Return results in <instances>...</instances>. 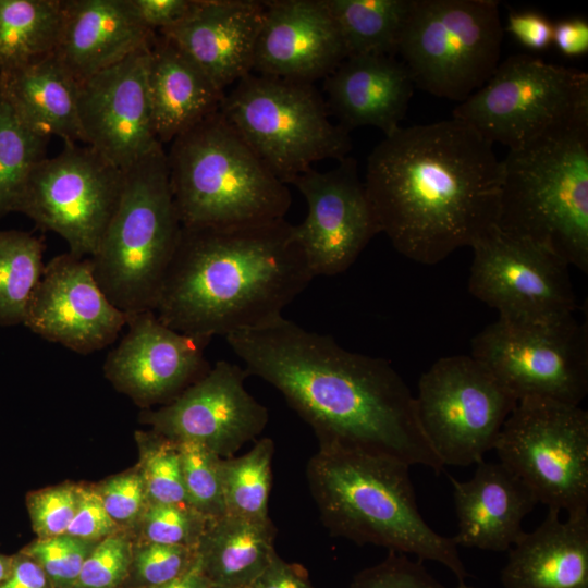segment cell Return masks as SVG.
Returning <instances> with one entry per match:
<instances>
[{
	"instance_id": "cell-1",
	"label": "cell",
	"mask_w": 588,
	"mask_h": 588,
	"mask_svg": "<svg viewBox=\"0 0 588 588\" xmlns=\"http://www.w3.org/2000/svg\"><path fill=\"white\" fill-rule=\"evenodd\" d=\"M225 340L247 375L274 387L319 443L444 470L422 429L416 397L388 360L347 351L283 316Z\"/></svg>"
},
{
	"instance_id": "cell-2",
	"label": "cell",
	"mask_w": 588,
	"mask_h": 588,
	"mask_svg": "<svg viewBox=\"0 0 588 588\" xmlns=\"http://www.w3.org/2000/svg\"><path fill=\"white\" fill-rule=\"evenodd\" d=\"M380 231L406 258L434 265L497 225L502 162L462 120L399 127L367 159Z\"/></svg>"
},
{
	"instance_id": "cell-3",
	"label": "cell",
	"mask_w": 588,
	"mask_h": 588,
	"mask_svg": "<svg viewBox=\"0 0 588 588\" xmlns=\"http://www.w3.org/2000/svg\"><path fill=\"white\" fill-rule=\"evenodd\" d=\"M314 279L285 219L237 228H182L154 313L181 333L212 339L258 328Z\"/></svg>"
},
{
	"instance_id": "cell-4",
	"label": "cell",
	"mask_w": 588,
	"mask_h": 588,
	"mask_svg": "<svg viewBox=\"0 0 588 588\" xmlns=\"http://www.w3.org/2000/svg\"><path fill=\"white\" fill-rule=\"evenodd\" d=\"M409 467L390 456L319 443L306 475L332 536L440 563L465 581L468 574L453 539L420 515Z\"/></svg>"
},
{
	"instance_id": "cell-5",
	"label": "cell",
	"mask_w": 588,
	"mask_h": 588,
	"mask_svg": "<svg viewBox=\"0 0 588 588\" xmlns=\"http://www.w3.org/2000/svg\"><path fill=\"white\" fill-rule=\"evenodd\" d=\"M174 204L185 228H237L284 219L291 193L217 111L170 143Z\"/></svg>"
},
{
	"instance_id": "cell-6",
	"label": "cell",
	"mask_w": 588,
	"mask_h": 588,
	"mask_svg": "<svg viewBox=\"0 0 588 588\" xmlns=\"http://www.w3.org/2000/svg\"><path fill=\"white\" fill-rule=\"evenodd\" d=\"M497 228L588 272V120L509 150Z\"/></svg>"
},
{
	"instance_id": "cell-7",
	"label": "cell",
	"mask_w": 588,
	"mask_h": 588,
	"mask_svg": "<svg viewBox=\"0 0 588 588\" xmlns=\"http://www.w3.org/2000/svg\"><path fill=\"white\" fill-rule=\"evenodd\" d=\"M182 228L160 145L125 169L117 209L89 257L100 289L115 307L126 315L154 310Z\"/></svg>"
},
{
	"instance_id": "cell-8",
	"label": "cell",
	"mask_w": 588,
	"mask_h": 588,
	"mask_svg": "<svg viewBox=\"0 0 588 588\" xmlns=\"http://www.w3.org/2000/svg\"><path fill=\"white\" fill-rule=\"evenodd\" d=\"M221 113L286 185L324 159L352 149L350 132L329 119L311 83L250 72L224 94Z\"/></svg>"
},
{
	"instance_id": "cell-9",
	"label": "cell",
	"mask_w": 588,
	"mask_h": 588,
	"mask_svg": "<svg viewBox=\"0 0 588 588\" xmlns=\"http://www.w3.org/2000/svg\"><path fill=\"white\" fill-rule=\"evenodd\" d=\"M503 35L495 0H411L396 53L416 87L463 102L500 63Z\"/></svg>"
},
{
	"instance_id": "cell-10",
	"label": "cell",
	"mask_w": 588,
	"mask_h": 588,
	"mask_svg": "<svg viewBox=\"0 0 588 588\" xmlns=\"http://www.w3.org/2000/svg\"><path fill=\"white\" fill-rule=\"evenodd\" d=\"M453 118L470 125L492 145L519 149L588 120V74L531 54H512L455 107Z\"/></svg>"
},
{
	"instance_id": "cell-11",
	"label": "cell",
	"mask_w": 588,
	"mask_h": 588,
	"mask_svg": "<svg viewBox=\"0 0 588 588\" xmlns=\"http://www.w3.org/2000/svg\"><path fill=\"white\" fill-rule=\"evenodd\" d=\"M493 450L548 511L588 514V412L579 405L519 400Z\"/></svg>"
},
{
	"instance_id": "cell-12",
	"label": "cell",
	"mask_w": 588,
	"mask_h": 588,
	"mask_svg": "<svg viewBox=\"0 0 588 588\" xmlns=\"http://www.w3.org/2000/svg\"><path fill=\"white\" fill-rule=\"evenodd\" d=\"M125 170L88 145L64 144L28 175L14 206L37 228L60 235L69 252L91 257L117 209Z\"/></svg>"
},
{
	"instance_id": "cell-13",
	"label": "cell",
	"mask_w": 588,
	"mask_h": 588,
	"mask_svg": "<svg viewBox=\"0 0 588 588\" xmlns=\"http://www.w3.org/2000/svg\"><path fill=\"white\" fill-rule=\"evenodd\" d=\"M517 400L579 405L588 393L587 324L498 318L471 340V354Z\"/></svg>"
},
{
	"instance_id": "cell-14",
	"label": "cell",
	"mask_w": 588,
	"mask_h": 588,
	"mask_svg": "<svg viewBox=\"0 0 588 588\" xmlns=\"http://www.w3.org/2000/svg\"><path fill=\"white\" fill-rule=\"evenodd\" d=\"M416 404L444 466L483 461L517 400L471 355L439 358L421 375Z\"/></svg>"
},
{
	"instance_id": "cell-15",
	"label": "cell",
	"mask_w": 588,
	"mask_h": 588,
	"mask_svg": "<svg viewBox=\"0 0 588 588\" xmlns=\"http://www.w3.org/2000/svg\"><path fill=\"white\" fill-rule=\"evenodd\" d=\"M468 290L514 322H551L577 308L568 267L546 249L497 226L470 247Z\"/></svg>"
},
{
	"instance_id": "cell-16",
	"label": "cell",
	"mask_w": 588,
	"mask_h": 588,
	"mask_svg": "<svg viewBox=\"0 0 588 588\" xmlns=\"http://www.w3.org/2000/svg\"><path fill=\"white\" fill-rule=\"evenodd\" d=\"M289 184L307 203V216L294 233L314 278L344 272L381 232L357 161L347 156L331 170L311 168Z\"/></svg>"
},
{
	"instance_id": "cell-17",
	"label": "cell",
	"mask_w": 588,
	"mask_h": 588,
	"mask_svg": "<svg viewBox=\"0 0 588 588\" xmlns=\"http://www.w3.org/2000/svg\"><path fill=\"white\" fill-rule=\"evenodd\" d=\"M245 369L219 360L177 397L142 414L143 422L174 441L199 443L231 457L266 428L269 413L245 387Z\"/></svg>"
},
{
	"instance_id": "cell-18",
	"label": "cell",
	"mask_w": 588,
	"mask_h": 588,
	"mask_svg": "<svg viewBox=\"0 0 588 588\" xmlns=\"http://www.w3.org/2000/svg\"><path fill=\"white\" fill-rule=\"evenodd\" d=\"M149 44L79 85L83 144L123 170L161 145L147 84Z\"/></svg>"
},
{
	"instance_id": "cell-19",
	"label": "cell",
	"mask_w": 588,
	"mask_h": 588,
	"mask_svg": "<svg viewBox=\"0 0 588 588\" xmlns=\"http://www.w3.org/2000/svg\"><path fill=\"white\" fill-rule=\"evenodd\" d=\"M127 315L100 289L89 257L70 252L47 265L23 324L42 339L87 355L112 344Z\"/></svg>"
},
{
	"instance_id": "cell-20",
	"label": "cell",
	"mask_w": 588,
	"mask_h": 588,
	"mask_svg": "<svg viewBox=\"0 0 588 588\" xmlns=\"http://www.w3.org/2000/svg\"><path fill=\"white\" fill-rule=\"evenodd\" d=\"M127 332L107 355L103 371L121 392L143 406L168 404L206 375L210 339L181 333L152 310L127 315Z\"/></svg>"
},
{
	"instance_id": "cell-21",
	"label": "cell",
	"mask_w": 588,
	"mask_h": 588,
	"mask_svg": "<svg viewBox=\"0 0 588 588\" xmlns=\"http://www.w3.org/2000/svg\"><path fill=\"white\" fill-rule=\"evenodd\" d=\"M264 4L252 72L313 84L347 57L324 0H270Z\"/></svg>"
},
{
	"instance_id": "cell-22",
	"label": "cell",
	"mask_w": 588,
	"mask_h": 588,
	"mask_svg": "<svg viewBox=\"0 0 588 588\" xmlns=\"http://www.w3.org/2000/svg\"><path fill=\"white\" fill-rule=\"evenodd\" d=\"M264 15V1L193 0L181 21L157 33L224 91L253 71Z\"/></svg>"
},
{
	"instance_id": "cell-23",
	"label": "cell",
	"mask_w": 588,
	"mask_h": 588,
	"mask_svg": "<svg viewBox=\"0 0 588 588\" xmlns=\"http://www.w3.org/2000/svg\"><path fill=\"white\" fill-rule=\"evenodd\" d=\"M414 87L394 56H350L324 78L326 105L346 131L372 126L389 136L401 127Z\"/></svg>"
},
{
	"instance_id": "cell-24",
	"label": "cell",
	"mask_w": 588,
	"mask_h": 588,
	"mask_svg": "<svg viewBox=\"0 0 588 588\" xmlns=\"http://www.w3.org/2000/svg\"><path fill=\"white\" fill-rule=\"evenodd\" d=\"M452 485L460 547L486 551H507L524 534L522 524L538 503L528 487L500 462L485 460L474 476L461 481L449 475Z\"/></svg>"
},
{
	"instance_id": "cell-25",
	"label": "cell",
	"mask_w": 588,
	"mask_h": 588,
	"mask_svg": "<svg viewBox=\"0 0 588 588\" xmlns=\"http://www.w3.org/2000/svg\"><path fill=\"white\" fill-rule=\"evenodd\" d=\"M64 17L54 54L81 83L149 44L128 0H63Z\"/></svg>"
},
{
	"instance_id": "cell-26",
	"label": "cell",
	"mask_w": 588,
	"mask_h": 588,
	"mask_svg": "<svg viewBox=\"0 0 588 588\" xmlns=\"http://www.w3.org/2000/svg\"><path fill=\"white\" fill-rule=\"evenodd\" d=\"M507 552L503 588H588V514L561 520L548 511Z\"/></svg>"
},
{
	"instance_id": "cell-27",
	"label": "cell",
	"mask_w": 588,
	"mask_h": 588,
	"mask_svg": "<svg viewBox=\"0 0 588 588\" xmlns=\"http://www.w3.org/2000/svg\"><path fill=\"white\" fill-rule=\"evenodd\" d=\"M147 84L154 130L161 145L219 111L225 94L157 32L149 44Z\"/></svg>"
},
{
	"instance_id": "cell-28",
	"label": "cell",
	"mask_w": 588,
	"mask_h": 588,
	"mask_svg": "<svg viewBox=\"0 0 588 588\" xmlns=\"http://www.w3.org/2000/svg\"><path fill=\"white\" fill-rule=\"evenodd\" d=\"M81 83L54 54L0 73V86L19 114L39 133L82 143Z\"/></svg>"
},
{
	"instance_id": "cell-29",
	"label": "cell",
	"mask_w": 588,
	"mask_h": 588,
	"mask_svg": "<svg viewBox=\"0 0 588 588\" xmlns=\"http://www.w3.org/2000/svg\"><path fill=\"white\" fill-rule=\"evenodd\" d=\"M274 536L270 519H209L196 547L200 568L216 588H250L277 553Z\"/></svg>"
},
{
	"instance_id": "cell-30",
	"label": "cell",
	"mask_w": 588,
	"mask_h": 588,
	"mask_svg": "<svg viewBox=\"0 0 588 588\" xmlns=\"http://www.w3.org/2000/svg\"><path fill=\"white\" fill-rule=\"evenodd\" d=\"M63 17V0H0V73L54 53Z\"/></svg>"
},
{
	"instance_id": "cell-31",
	"label": "cell",
	"mask_w": 588,
	"mask_h": 588,
	"mask_svg": "<svg viewBox=\"0 0 588 588\" xmlns=\"http://www.w3.org/2000/svg\"><path fill=\"white\" fill-rule=\"evenodd\" d=\"M409 1L324 0L340 30L347 57L395 56Z\"/></svg>"
},
{
	"instance_id": "cell-32",
	"label": "cell",
	"mask_w": 588,
	"mask_h": 588,
	"mask_svg": "<svg viewBox=\"0 0 588 588\" xmlns=\"http://www.w3.org/2000/svg\"><path fill=\"white\" fill-rule=\"evenodd\" d=\"M45 245L19 230H0V326L23 324L42 277Z\"/></svg>"
},
{
	"instance_id": "cell-33",
	"label": "cell",
	"mask_w": 588,
	"mask_h": 588,
	"mask_svg": "<svg viewBox=\"0 0 588 588\" xmlns=\"http://www.w3.org/2000/svg\"><path fill=\"white\" fill-rule=\"evenodd\" d=\"M49 139L19 114L0 86V219L14 211L28 175L46 158Z\"/></svg>"
},
{
	"instance_id": "cell-34",
	"label": "cell",
	"mask_w": 588,
	"mask_h": 588,
	"mask_svg": "<svg viewBox=\"0 0 588 588\" xmlns=\"http://www.w3.org/2000/svg\"><path fill=\"white\" fill-rule=\"evenodd\" d=\"M274 443L261 438L241 456L222 458L221 477L229 515L254 520H268V503L272 481L271 464Z\"/></svg>"
},
{
	"instance_id": "cell-35",
	"label": "cell",
	"mask_w": 588,
	"mask_h": 588,
	"mask_svg": "<svg viewBox=\"0 0 588 588\" xmlns=\"http://www.w3.org/2000/svg\"><path fill=\"white\" fill-rule=\"evenodd\" d=\"M136 439L149 503L189 506L177 442L154 430L138 431Z\"/></svg>"
},
{
	"instance_id": "cell-36",
	"label": "cell",
	"mask_w": 588,
	"mask_h": 588,
	"mask_svg": "<svg viewBox=\"0 0 588 588\" xmlns=\"http://www.w3.org/2000/svg\"><path fill=\"white\" fill-rule=\"evenodd\" d=\"M176 442L188 505L208 519L225 515L222 457L199 443Z\"/></svg>"
},
{
	"instance_id": "cell-37",
	"label": "cell",
	"mask_w": 588,
	"mask_h": 588,
	"mask_svg": "<svg viewBox=\"0 0 588 588\" xmlns=\"http://www.w3.org/2000/svg\"><path fill=\"white\" fill-rule=\"evenodd\" d=\"M197 561L194 548L133 541L132 561L122 588H155L189 571Z\"/></svg>"
},
{
	"instance_id": "cell-38",
	"label": "cell",
	"mask_w": 588,
	"mask_h": 588,
	"mask_svg": "<svg viewBox=\"0 0 588 588\" xmlns=\"http://www.w3.org/2000/svg\"><path fill=\"white\" fill-rule=\"evenodd\" d=\"M208 520L187 505L149 503L133 529L137 540L196 549Z\"/></svg>"
},
{
	"instance_id": "cell-39",
	"label": "cell",
	"mask_w": 588,
	"mask_h": 588,
	"mask_svg": "<svg viewBox=\"0 0 588 588\" xmlns=\"http://www.w3.org/2000/svg\"><path fill=\"white\" fill-rule=\"evenodd\" d=\"M98 542L63 534L46 539L37 538L20 552L41 566L53 588H72L84 562Z\"/></svg>"
},
{
	"instance_id": "cell-40",
	"label": "cell",
	"mask_w": 588,
	"mask_h": 588,
	"mask_svg": "<svg viewBox=\"0 0 588 588\" xmlns=\"http://www.w3.org/2000/svg\"><path fill=\"white\" fill-rule=\"evenodd\" d=\"M133 540L125 530L100 540L72 588H122L131 566Z\"/></svg>"
},
{
	"instance_id": "cell-41",
	"label": "cell",
	"mask_w": 588,
	"mask_h": 588,
	"mask_svg": "<svg viewBox=\"0 0 588 588\" xmlns=\"http://www.w3.org/2000/svg\"><path fill=\"white\" fill-rule=\"evenodd\" d=\"M79 485L62 483L29 492L26 506L38 539L66 532L77 509Z\"/></svg>"
},
{
	"instance_id": "cell-42",
	"label": "cell",
	"mask_w": 588,
	"mask_h": 588,
	"mask_svg": "<svg viewBox=\"0 0 588 588\" xmlns=\"http://www.w3.org/2000/svg\"><path fill=\"white\" fill-rule=\"evenodd\" d=\"M112 520L122 529H133L149 504L142 473L135 468L95 486Z\"/></svg>"
},
{
	"instance_id": "cell-43",
	"label": "cell",
	"mask_w": 588,
	"mask_h": 588,
	"mask_svg": "<svg viewBox=\"0 0 588 588\" xmlns=\"http://www.w3.org/2000/svg\"><path fill=\"white\" fill-rule=\"evenodd\" d=\"M350 588H446L421 564L406 554L389 551L377 565L360 571Z\"/></svg>"
},
{
	"instance_id": "cell-44",
	"label": "cell",
	"mask_w": 588,
	"mask_h": 588,
	"mask_svg": "<svg viewBox=\"0 0 588 588\" xmlns=\"http://www.w3.org/2000/svg\"><path fill=\"white\" fill-rule=\"evenodd\" d=\"M122 529L107 513L95 486H81L76 512L65 534L73 537L100 541Z\"/></svg>"
},
{
	"instance_id": "cell-45",
	"label": "cell",
	"mask_w": 588,
	"mask_h": 588,
	"mask_svg": "<svg viewBox=\"0 0 588 588\" xmlns=\"http://www.w3.org/2000/svg\"><path fill=\"white\" fill-rule=\"evenodd\" d=\"M506 28L527 49L542 51L552 44L553 24L541 13L512 11Z\"/></svg>"
},
{
	"instance_id": "cell-46",
	"label": "cell",
	"mask_w": 588,
	"mask_h": 588,
	"mask_svg": "<svg viewBox=\"0 0 588 588\" xmlns=\"http://www.w3.org/2000/svg\"><path fill=\"white\" fill-rule=\"evenodd\" d=\"M139 22L149 30L159 32L181 21L193 0H128Z\"/></svg>"
},
{
	"instance_id": "cell-47",
	"label": "cell",
	"mask_w": 588,
	"mask_h": 588,
	"mask_svg": "<svg viewBox=\"0 0 588 588\" xmlns=\"http://www.w3.org/2000/svg\"><path fill=\"white\" fill-rule=\"evenodd\" d=\"M250 588H315L304 568L275 553Z\"/></svg>"
},
{
	"instance_id": "cell-48",
	"label": "cell",
	"mask_w": 588,
	"mask_h": 588,
	"mask_svg": "<svg viewBox=\"0 0 588 588\" xmlns=\"http://www.w3.org/2000/svg\"><path fill=\"white\" fill-rule=\"evenodd\" d=\"M552 44L564 56L577 58L588 52V23L584 19H566L553 24Z\"/></svg>"
},
{
	"instance_id": "cell-49",
	"label": "cell",
	"mask_w": 588,
	"mask_h": 588,
	"mask_svg": "<svg viewBox=\"0 0 588 588\" xmlns=\"http://www.w3.org/2000/svg\"><path fill=\"white\" fill-rule=\"evenodd\" d=\"M0 588H53L41 566L21 552L14 554L10 576Z\"/></svg>"
},
{
	"instance_id": "cell-50",
	"label": "cell",
	"mask_w": 588,
	"mask_h": 588,
	"mask_svg": "<svg viewBox=\"0 0 588 588\" xmlns=\"http://www.w3.org/2000/svg\"><path fill=\"white\" fill-rule=\"evenodd\" d=\"M212 584L200 568L198 559L194 566L174 580L155 588H212Z\"/></svg>"
},
{
	"instance_id": "cell-51",
	"label": "cell",
	"mask_w": 588,
	"mask_h": 588,
	"mask_svg": "<svg viewBox=\"0 0 588 588\" xmlns=\"http://www.w3.org/2000/svg\"><path fill=\"white\" fill-rule=\"evenodd\" d=\"M14 555L0 554V584H2L11 574L13 568Z\"/></svg>"
},
{
	"instance_id": "cell-52",
	"label": "cell",
	"mask_w": 588,
	"mask_h": 588,
	"mask_svg": "<svg viewBox=\"0 0 588 588\" xmlns=\"http://www.w3.org/2000/svg\"><path fill=\"white\" fill-rule=\"evenodd\" d=\"M455 588H476L467 585L465 581H460Z\"/></svg>"
},
{
	"instance_id": "cell-53",
	"label": "cell",
	"mask_w": 588,
	"mask_h": 588,
	"mask_svg": "<svg viewBox=\"0 0 588 588\" xmlns=\"http://www.w3.org/2000/svg\"><path fill=\"white\" fill-rule=\"evenodd\" d=\"M212 588H216V587H212Z\"/></svg>"
}]
</instances>
